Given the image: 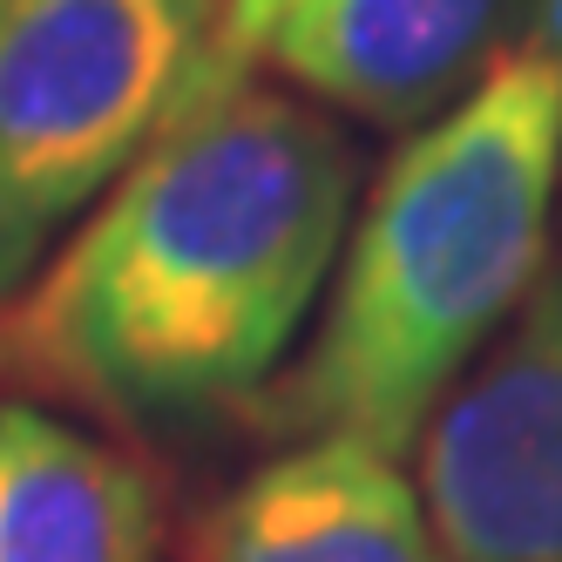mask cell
Returning a JSON list of instances; mask_svg holds the SVG:
<instances>
[{
	"label": "cell",
	"mask_w": 562,
	"mask_h": 562,
	"mask_svg": "<svg viewBox=\"0 0 562 562\" xmlns=\"http://www.w3.org/2000/svg\"><path fill=\"white\" fill-rule=\"evenodd\" d=\"M359 156L258 75L196 95L0 305V400L190 420L285 367L339 265Z\"/></svg>",
	"instance_id": "1"
},
{
	"label": "cell",
	"mask_w": 562,
	"mask_h": 562,
	"mask_svg": "<svg viewBox=\"0 0 562 562\" xmlns=\"http://www.w3.org/2000/svg\"><path fill=\"white\" fill-rule=\"evenodd\" d=\"M562 190V61L515 42L481 82L420 123L346 224L318 333L245 407L258 440H359L407 454L474 352L549 271Z\"/></svg>",
	"instance_id": "2"
},
{
	"label": "cell",
	"mask_w": 562,
	"mask_h": 562,
	"mask_svg": "<svg viewBox=\"0 0 562 562\" xmlns=\"http://www.w3.org/2000/svg\"><path fill=\"white\" fill-rule=\"evenodd\" d=\"M224 0H0V305L190 109Z\"/></svg>",
	"instance_id": "3"
},
{
	"label": "cell",
	"mask_w": 562,
	"mask_h": 562,
	"mask_svg": "<svg viewBox=\"0 0 562 562\" xmlns=\"http://www.w3.org/2000/svg\"><path fill=\"white\" fill-rule=\"evenodd\" d=\"M414 488L454 562H562V265L420 427Z\"/></svg>",
	"instance_id": "4"
},
{
	"label": "cell",
	"mask_w": 562,
	"mask_h": 562,
	"mask_svg": "<svg viewBox=\"0 0 562 562\" xmlns=\"http://www.w3.org/2000/svg\"><path fill=\"white\" fill-rule=\"evenodd\" d=\"M515 14L521 0H292L265 61L359 123L414 130L515 48Z\"/></svg>",
	"instance_id": "5"
},
{
	"label": "cell",
	"mask_w": 562,
	"mask_h": 562,
	"mask_svg": "<svg viewBox=\"0 0 562 562\" xmlns=\"http://www.w3.org/2000/svg\"><path fill=\"white\" fill-rule=\"evenodd\" d=\"M183 562H454L420 488L359 440H299L224 488L183 536Z\"/></svg>",
	"instance_id": "6"
},
{
	"label": "cell",
	"mask_w": 562,
	"mask_h": 562,
	"mask_svg": "<svg viewBox=\"0 0 562 562\" xmlns=\"http://www.w3.org/2000/svg\"><path fill=\"white\" fill-rule=\"evenodd\" d=\"M164 481L34 400H0V562H156Z\"/></svg>",
	"instance_id": "7"
},
{
	"label": "cell",
	"mask_w": 562,
	"mask_h": 562,
	"mask_svg": "<svg viewBox=\"0 0 562 562\" xmlns=\"http://www.w3.org/2000/svg\"><path fill=\"white\" fill-rule=\"evenodd\" d=\"M285 8H292V0H224V8H217V42H211V61H204V82H196V95L231 89V82H245V75H258L271 34H278V21H285ZM196 95H190V102H196Z\"/></svg>",
	"instance_id": "8"
},
{
	"label": "cell",
	"mask_w": 562,
	"mask_h": 562,
	"mask_svg": "<svg viewBox=\"0 0 562 562\" xmlns=\"http://www.w3.org/2000/svg\"><path fill=\"white\" fill-rule=\"evenodd\" d=\"M542 42H549L555 61H562V0H549V34H542Z\"/></svg>",
	"instance_id": "9"
}]
</instances>
